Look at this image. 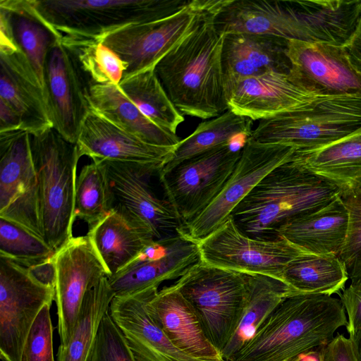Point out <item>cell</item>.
<instances>
[{"label": "cell", "mask_w": 361, "mask_h": 361, "mask_svg": "<svg viewBox=\"0 0 361 361\" xmlns=\"http://www.w3.org/2000/svg\"><path fill=\"white\" fill-rule=\"evenodd\" d=\"M343 47L351 66L361 76V13L353 32Z\"/></svg>", "instance_id": "cell-43"}, {"label": "cell", "mask_w": 361, "mask_h": 361, "mask_svg": "<svg viewBox=\"0 0 361 361\" xmlns=\"http://www.w3.org/2000/svg\"><path fill=\"white\" fill-rule=\"evenodd\" d=\"M0 13L6 17L16 43L25 55L45 93L47 55L60 40L59 37L35 13L28 0H1Z\"/></svg>", "instance_id": "cell-29"}, {"label": "cell", "mask_w": 361, "mask_h": 361, "mask_svg": "<svg viewBox=\"0 0 361 361\" xmlns=\"http://www.w3.org/2000/svg\"><path fill=\"white\" fill-rule=\"evenodd\" d=\"M320 96L298 85L288 73L276 71L243 78L226 87L228 109L252 121L304 107Z\"/></svg>", "instance_id": "cell-19"}, {"label": "cell", "mask_w": 361, "mask_h": 361, "mask_svg": "<svg viewBox=\"0 0 361 361\" xmlns=\"http://www.w3.org/2000/svg\"><path fill=\"white\" fill-rule=\"evenodd\" d=\"M108 181L99 161L83 166L75 181L74 216L87 223L88 229L109 212Z\"/></svg>", "instance_id": "cell-36"}, {"label": "cell", "mask_w": 361, "mask_h": 361, "mask_svg": "<svg viewBox=\"0 0 361 361\" xmlns=\"http://www.w3.org/2000/svg\"><path fill=\"white\" fill-rule=\"evenodd\" d=\"M288 75L298 85L319 95L361 94V76L343 45L287 41Z\"/></svg>", "instance_id": "cell-17"}, {"label": "cell", "mask_w": 361, "mask_h": 361, "mask_svg": "<svg viewBox=\"0 0 361 361\" xmlns=\"http://www.w3.org/2000/svg\"><path fill=\"white\" fill-rule=\"evenodd\" d=\"M242 147L225 145L159 171L164 198L183 226L198 216L218 196L240 157Z\"/></svg>", "instance_id": "cell-10"}, {"label": "cell", "mask_w": 361, "mask_h": 361, "mask_svg": "<svg viewBox=\"0 0 361 361\" xmlns=\"http://www.w3.org/2000/svg\"><path fill=\"white\" fill-rule=\"evenodd\" d=\"M341 197L348 212V226L338 257L353 281L361 278V189Z\"/></svg>", "instance_id": "cell-38"}, {"label": "cell", "mask_w": 361, "mask_h": 361, "mask_svg": "<svg viewBox=\"0 0 361 361\" xmlns=\"http://www.w3.org/2000/svg\"><path fill=\"white\" fill-rule=\"evenodd\" d=\"M87 99L90 110L147 143L173 147L180 141L176 134L166 131L149 121L118 85L89 84Z\"/></svg>", "instance_id": "cell-27"}, {"label": "cell", "mask_w": 361, "mask_h": 361, "mask_svg": "<svg viewBox=\"0 0 361 361\" xmlns=\"http://www.w3.org/2000/svg\"><path fill=\"white\" fill-rule=\"evenodd\" d=\"M0 218L44 240L30 135L0 133Z\"/></svg>", "instance_id": "cell-13"}, {"label": "cell", "mask_w": 361, "mask_h": 361, "mask_svg": "<svg viewBox=\"0 0 361 361\" xmlns=\"http://www.w3.org/2000/svg\"><path fill=\"white\" fill-rule=\"evenodd\" d=\"M290 161L336 185L340 195L361 189V126L324 147L295 151Z\"/></svg>", "instance_id": "cell-26"}, {"label": "cell", "mask_w": 361, "mask_h": 361, "mask_svg": "<svg viewBox=\"0 0 361 361\" xmlns=\"http://www.w3.org/2000/svg\"><path fill=\"white\" fill-rule=\"evenodd\" d=\"M51 305L48 303L43 307L32 325L25 343L22 361H55Z\"/></svg>", "instance_id": "cell-40"}, {"label": "cell", "mask_w": 361, "mask_h": 361, "mask_svg": "<svg viewBox=\"0 0 361 361\" xmlns=\"http://www.w3.org/2000/svg\"><path fill=\"white\" fill-rule=\"evenodd\" d=\"M94 160V159H93ZM106 176L111 211L155 240L175 235L183 224L171 204L156 193L152 178L164 165L96 159Z\"/></svg>", "instance_id": "cell-8"}, {"label": "cell", "mask_w": 361, "mask_h": 361, "mask_svg": "<svg viewBox=\"0 0 361 361\" xmlns=\"http://www.w3.org/2000/svg\"><path fill=\"white\" fill-rule=\"evenodd\" d=\"M158 289L114 297L109 312L123 334L135 361H201L178 349L148 312L146 302Z\"/></svg>", "instance_id": "cell-20"}, {"label": "cell", "mask_w": 361, "mask_h": 361, "mask_svg": "<svg viewBox=\"0 0 361 361\" xmlns=\"http://www.w3.org/2000/svg\"><path fill=\"white\" fill-rule=\"evenodd\" d=\"M322 347L302 353L289 361H321Z\"/></svg>", "instance_id": "cell-46"}, {"label": "cell", "mask_w": 361, "mask_h": 361, "mask_svg": "<svg viewBox=\"0 0 361 361\" xmlns=\"http://www.w3.org/2000/svg\"><path fill=\"white\" fill-rule=\"evenodd\" d=\"M173 284L191 305L207 338L222 355L243 316L247 293L245 274L200 261Z\"/></svg>", "instance_id": "cell-7"}, {"label": "cell", "mask_w": 361, "mask_h": 361, "mask_svg": "<svg viewBox=\"0 0 361 361\" xmlns=\"http://www.w3.org/2000/svg\"><path fill=\"white\" fill-rule=\"evenodd\" d=\"M201 261L198 243L178 232L154 240L121 271L108 277L115 297L158 289L164 281L178 279Z\"/></svg>", "instance_id": "cell-16"}, {"label": "cell", "mask_w": 361, "mask_h": 361, "mask_svg": "<svg viewBox=\"0 0 361 361\" xmlns=\"http://www.w3.org/2000/svg\"><path fill=\"white\" fill-rule=\"evenodd\" d=\"M59 347L69 341L87 291L109 274L86 235L73 237L53 257Z\"/></svg>", "instance_id": "cell-15"}, {"label": "cell", "mask_w": 361, "mask_h": 361, "mask_svg": "<svg viewBox=\"0 0 361 361\" xmlns=\"http://www.w3.org/2000/svg\"><path fill=\"white\" fill-rule=\"evenodd\" d=\"M87 361H135L126 338L106 312Z\"/></svg>", "instance_id": "cell-39"}, {"label": "cell", "mask_w": 361, "mask_h": 361, "mask_svg": "<svg viewBox=\"0 0 361 361\" xmlns=\"http://www.w3.org/2000/svg\"><path fill=\"white\" fill-rule=\"evenodd\" d=\"M73 54L89 84H119L126 70L120 57L102 42L85 39L60 40Z\"/></svg>", "instance_id": "cell-35"}, {"label": "cell", "mask_w": 361, "mask_h": 361, "mask_svg": "<svg viewBox=\"0 0 361 361\" xmlns=\"http://www.w3.org/2000/svg\"><path fill=\"white\" fill-rule=\"evenodd\" d=\"M146 307L170 341L201 361H226L210 342L191 306L174 284L152 293Z\"/></svg>", "instance_id": "cell-22"}, {"label": "cell", "mask_w": 361, "mask_h": 361, "mask_svg": "<svg viewBox=\"0 0 361 361\" xmlns=\"http://www.w3.org/2000/svg\"><path fill=\"white\" fill-rule=\"evenodd\" d=\"M44 82L53 128L75 144L82 121L90 111L87 82L73 54L60 40L47 53Z\"/></svg>", "instance_id": "cell-18"}, {"label": "cell", "mask_w": 361, "mask_h": 361, "mask_svg": "<svg viewBox=\"0 0 361 361\" xmlns=\"http://www.w3.org/2000/svg\"><path fill=\"white\" fill-rule=\"evenodd\" d=\"M114 297L108 276L87 291L69 341L64 347L59 346L57 361H87L102 320Z\"/></svg>", "instance_id": "cell-33"}, {"label": "cell", "mask_w": 361, "mask_h": 361, "mask_svg": "<svg viewBox=\"0 0 361 361\" xmlns=\"http://www.w3.org/2000/svg\"><path fill=\"white\" fill-rule=\"evenodd\" d=\"M44 240L56 252L73 236L76 169L75 144L54 128L30 135Z\"/></svg>", "instance_id": "cell-5"}, {"label": "cell", "mask_w": 361, "mask_h": 361, "mask_svg": "<svg viewBox=\"0 0 361 361\" xmlns=\"http://www.w3.org/2000/svg\"><path fill=\"white\" fill-rule=\"evenodd\" d=\"M217 13L205 18L154 67L166 92L183 116L210 119L228 110L221 63L224 35L214 24Z\"/></svg>", "instance_id": "cell-1"}, {"label": "cell", "mask_w": 361, "mask_h": 361, "mask_svg": "<svg viewBox=\"0 0 361 361\" xmlns=\"http://www.w3.org/2000/svg\"><path fill=\"white\" fill-rule=\"evenodd\" d=\"M338 194L336 185L289 160L266 175L231 216L247 236L275 240L285 222L326 205Z\"/></svg>", "instance_id": "cell-3"}, {"label": "cell", "mask_w": 361, "mask_h": 361, "mask_svg": "<svg viewBox=\"0 0 361 361\" xmlns=\"http://www.w3.org/2000/svg\"><path fill=\"white\" fill-rule=\"evenodd\" d=\"M247 293L243 316L232 339L222 352L228 361L255 334L257 329L287 297V286L281 280L261 274H245Z\"/></svg>", "instance_id": "cell-31"}, {"label": "cell", "mask_w": 361, "mask_h": 361, "mask_svg": "<svg viewBox=\"0 0 361 361\" xmlns=\"http://www.w3.org/2000/svg\"><path fill=\"white\" fill-rule=\"evenodd\" d=\"M253 121L228 109L221 115L199 123L195 130L180 141L161 168L168 171L183 161L216 147L231 144L237 137H250Z\"/></svg>", "instance_id": "cell-32"}, {"label": "cell", "mask_w": 361, "mask_h": 361, "mask_svg": "<svg viewBox=\"0 0 361 361\" xmlns=\"http://www.w3.org/2000/svg\"><path fill=\"white\" fill-rule=\"evenodd\" d=\"M0 101L19 115L30 135L53 128L44 91L19 47L0 49Z\"/></svg>", "instance_id": "cell-21"}, {"label": "cell", "mask_w": 361, "mask_h": 361, "mask_svg": "<svg viewBox=\"0 0 361 361\" xmlns=\"http://www.w3.org/2000/svg\"><path fill=\"white\" fill-rule=\"evenodd\" d=\"M361 126V94L322 95L310 104L260 120L250 136L295 151L330 145Z\"/></svg>", "instance_id": "cell-6"}, {"label": "cell", "mask_w": 361, "mask_h": 361, "mask_svg": "<svg viewBox=\"0 0 361 361\" xmlns=\"http://www.w3.org/2000/svg\"><path fill=\"white\" fill-rule=\"evenodd\" d=\"M294 152L290 147L246 138L235 168L221 192L198 216L178 232L196 243L207 237L229 219L237 205L266 175L288 161Z\"/></svg>", "instance_id": "cell-14"}, {"label": "cell", "mask_w": 361, "mask_h": 361, "mask_svg": "<svg viewBox=\"0 0 361 361\" xmlns=\"http://www.w3.org/2000/svg\"><path fill=\"white\" fill-rule=\"evenodd\" d=\"M321 361H358L354 342L337 334L322 347Z\"/></svg>", "instance_id": "cell-42"}, {"label": "cell", "mask_w": 361, "mask_h": 361, "mask_svg": "<svg viewBox=\"0 0 361 361\" xmlns=\"http://www.w3.org/2000/svg\"><path fill=\"white\" fill-rule=\"evenodd\" d=\"M87 236L109 277L124 269L147 245L155 240L151 235L130 226L114 211L89 228Z\"/></svg>", "instance_id": "cell-28"}, {"label": "cell", "mask_w": 361, "mask_h": 361, "mask_svg": "<svg viewBox=\"0 0 361 361\" xmlns=\"http://www.w3.org/2000/svg\"><path fill=\"white\" fill-rule=\"evenodd\" d=\"M348 319L340 300L327 295L285 298L228 361H289L322 347Z\"/></svg>", "instance_id": "cell-2"}, {"label": "cell", "mask_w": 361, "mask_h": 361, "mask_svg": "<svg viewBox=\"0 0 361 361\" xmlns=\"http://www.w3.org/2000/svg\"><path fill=\"white\" fill-rule=\"evenodd\" d=\"M226 0H191L180 11L154 22L133 25L109 34L102 42L126 65L123 79L157 63L190 34L209 15L216 13Z\"/></svg>", "instance_id": "cell-9"}, {"label": "cell", "mask_w": 361, "mask_h": 361, "mask_svg": "<svg viewBox=\"0 0 361 361\" xmlns=\"http://www.w3.org/2000/svg\"><path fill=\"white\" fill-rule=\"evenodd\" d=\"M339 295L348 319L349 338L355 340L361 333V278L351 281Z\"/></svg>", "instance_id": "cell-41"}, {"label": "cell", "mask_w": 361, "mask_h": 361, "mask_svg": "<svg viewBox=\"0 0 361 361\" xmlns=\"http://www.w3.org/2000/svg\"><path fill=\"white\" fill-rule=\"evenodd\" d=\"M28 269L38 281L46 285L54 287L56 270L53 257Z\"/></svg>", "instance_id": "cell-45"}, {"label": "cell", "mask_w": 361, "mask_h": 361, "mask_svg": "<svg viewBox=\"0 0 361 361\" xmlns=\"http://www.w3.org/2000/svg\"><path fill=\"white\" fill-rule=\"evenodd\" d=\"M344 262L335 255L305 253L285 268L282 281L291 295L340 293L348 279Z\"/></svg>", "instance_id": "cell-30"}, {"label": "cell", "mask_w": 361, "mask_h": 361, "mask_svg": "<svg viewBox=\"0 0 361 361\" xmlns=\"http://www.w3.org/2000/svg\"><path fill=\"white\" fill-rule=\"evenodd\" d=\"M118 87L123 93L154 124L176 134L185 121L160 82L154 68L122 79Z\"/></svg>", "instance_id": "cell-34"}, {"label": "cell", "mask_w": 361, "mask_h": 361, "mask_svg": "<svg viewBox=\"0 0 361 361\" xmlns=\"http://www.w3.org/2000/svg\"><path fill=\"white\" fill-rule=\"evenodd\" d=\"M191 0H28L35 13L62 39L102 41L121 28L159 20Z\"/></svg>", "instance_id": "cell-4"}, {"label": "cell", "mask_w": 361, "mask_h": 361, "mask_svg": "<svg viewBox=\"0 0 361 361\" xmlns=\"http://www.w3.org/2000/svg\"><path fill=\"white\" fill-rule=\"evenodd\" d=\"M80 158L110 159L164 165L175 147L147 143L90 110L75 143Z\"/></svg>", "instance_id": "cell-23"}, {"label": "cell", "mask_w": 361, "mask_h": 361, "mask_svg": "<svg viewBox=\"0 0 361 361\" xmlns=\"http://www.w3.org/2000/svg\"><path fill=\"white\" fill-rule=\"evenodd\" d=\"M348 226V212L338 194L326 205L289 219L277 235L307 253L338 256Z\"/></svg>", "instance_id": "cell-25"}, {"label": "cell", "mask_w": 361, "mask_h": 361, "mask_svg": "<svg viewBox=\"0 0 361 361\" xmlns=\"http://www.w3.org/2000/svg\"><path fill=\"white\" fill-rule=\"evenodd\" d=\"M54 287L38 281L29 269L0 256V355L22 361L27 336L43 307L52 303Z\"/></svg>", "instance_id": "cell-12"}, {"label": "cell", "mask_w": 361, "mask_h": 361, "mask_svg": "<svg viewBox=\"0 0 361 361\" xmlns=\"http://www.w3.org/2000/svg\"><path fill=\"white\" fill-rule=\"evenodd\" d=\"M198 243L204 263L247 274H261L281 280L287 265L307 253L287 240L252 238L235 225L231 216Z\"/></svg>", "instance_id": "cell-11"}, {"label": "cell", "mask_w": 361, "mask_h": 361, "mask_svg": "<svg viewBox=\"0 0 361 361\" xmlns=\"http://www.w3.org/2000/svg\"><path fill=\"white\" fill-rule=\"evenodd\" d=\"M22 130L19 115L8 105L0 101V133Z\"/></svg>", "instance_id": "cell-44"}, {"label": "cell", "mask_w": 361, "mask_h": 361, "mask_svg": "<svg viewBox=\"0 0 361 361\" xmlns=\"http://www.w3.org/2000/svg\"><path fill=\"white\" fill-rule=\"evenodd\" d=\"M353 341L354 342L357 360L361 361V333Z\"/></svg>", "instance_id": "cell-47"}, {"label": "cell", "mask_w": 361, "mask_h": 361, "mask_svg": "<svg viewBox=\"0 0 361 361\" xmlns=\"http://www.w3.org/2000/svg\"><path fill=\"white\" fill-rule=\"evenodd\" d=\"M55 254L44 240L0 218V256L30 268L51 259Z\"/></svg>", "instance_id": "cell-37"}, {"label": "cell", "mask_w": 361, "mask_h": 361, "mask_svg": "<svg viewBox=\"0 0 361 361\" xmlns=\"http://www.w3.org/2000/svg\"><path fill=\"white\" fill-rule=\"evenodd\" d=\"M287 40L249 33L224 35L221 63L225 89L243 78L276 71L288 73Z\"/></svg>", "instance_id": "cell-24"}]
</instances>
